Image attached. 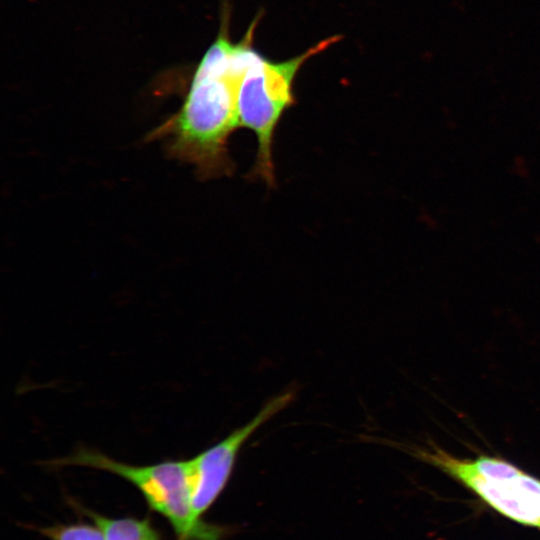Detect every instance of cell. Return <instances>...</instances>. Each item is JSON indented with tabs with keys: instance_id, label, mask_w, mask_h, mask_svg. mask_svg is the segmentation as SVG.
<instances>
[{
	"instance_id": "7a4b0ae2",
	"label": "cell",
	"mask_w": 540,
	"mask_h": 540,
	"mask_svg": "<svg viewBox=\"0 0 540 540\" xmlns=\"http://www.w3.org/2000/svg\"><path fill=\"white\" fill-rule=\"evenodd\" d=\"M44 465L93 468L128 481L139 490L149 508L167 520L176 540H220L223 535L222 528L193 518L189 459L133 465L98 450L79 447L70 455L51 459Z\"/></svg>"
},
{
	"instance_id": "6da1fadb",
	"label": "cell",
	"mask_w": 540,
	"mask_h": 540,
	"mask_svg": "<svg viewBox=\"0 0 540 540\" xmlns=\"http://www.w3.org/2000/svg\"><path fill=\"white\" fill-rule=\"evenodd\" d=\"M254 20L244 38L233 43L220 33L198 64L184 103L172 118L156 128L154 138H169L174 157L192 163L204 178L231 175L227 151L231 133L239 128L238 92L243 75L257 54Z\"/></svg>"
},
{
	"instance_id": "3957f363",
	"label": "cell",
	"mask_w": 540,
	"mask_h": 540,
	"mask_svg": "<svg viewBox=\"0 0 540 540\" xmlns=\"http://www.w3.org/2000/svg\"><path fill=\"white\" fill-rule=\"evenodd\" d=\"M341 36L326 38L305 52L284 61H271L259 52L243 75L238 92L239 128L250 129L257 138L255 165L250 176L275 185L274 135L283 114L295 104L293 84L298 71Z\"/></svg>"
},
{
	"instance_id": "8992f818",
	"label": "cell",
	"mask_w": 540,
	"mask_h": 540,
	"mask_svg": "<svg viewBox=\"0 0 540 540\" xmlns=\"http://www.w3.org/2000/svg\"><path fill=\"white\" fill-rule=\"evenodd\" d=\"M80 509L102 529L106 540H162L159 531L148 518H111L86 508Z\"/></svg>"
},
{
	"instance_id": "5b68a950",
	"label": "cell",
	"mask_w": 540,
	"mask_h": 540,
	"mask_svg": "<svg viewBox=\"0 0 540 540\" xmlns=\"http://www.w3.org/2000/svg\"><path fill=\"white\" fill-rule=\"evenodd\" d=\"M294 397V391H285L272 397L246 424L189 459L192 481V512L196 522L204 521V513L214 504L226 487L237 455L245 442L263 424L289 406Z\"/></svg>"
},
{
	"instance_id": "52a82bcc",
	"label": "cell",
	"mask_w": 540,
	"mask_h": 540,
	"mask_svg": "<svg viewBox=\"0 0 540 540\" xmlns=\"http://www.w3.org/2000/svg\"><path fill=\"white\" fill-rule=\"evenodd\" d=\"M36 530L50 540H106L104 532L95 523L54 524Z\"/></svg>"
},
{
	"instance_id": "277c9868",
	"label": "cell",
	"mask_w": 540,
	"mask_h": 540,
	"mask_svg": "<svg viewBox=\"0 0 540 540\" xmlns=\"http://www.w3.org/2000/svg\"><path fill=\"white\" fill-rule=\"evenodd\" d=\"M410 453L454 479L485 504L519 524L540 528V479L491 455L457 457L429 443Z\"/></svg>"
}]
</instances>
